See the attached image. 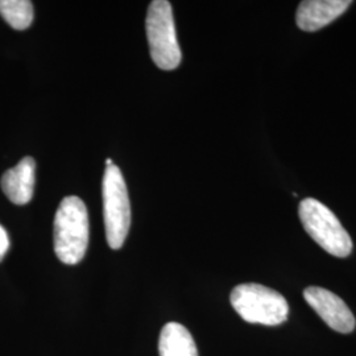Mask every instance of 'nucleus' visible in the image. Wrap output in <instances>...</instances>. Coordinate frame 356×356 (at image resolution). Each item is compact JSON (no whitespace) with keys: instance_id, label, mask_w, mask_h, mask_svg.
<instances>
[{"instance_id":"1","label":"nucleus","mask_w":356,"mask_h":356,"mask_svg":"<svg viewBox=\"0 0 356 356\" xmlns=\"http://www.w3.org/2000/svg\"><path fill=\"white\" fill-rule=\"evenodd\" d=\"M89 214L85 202L76 195L65 197L54 218V252L67 266L85 257L89 245Z\"/></svg>"},{"instance_id":"2","label":"nucleus","mask_w":356,"mask_h":356,"mask_svg":"<svg viewBox=\"0 0 356 356\" xmlns=\"http://www.w3.org/2000/svg\"><path fill=\"white\" fill-rule=\"evenodd\" d=\"M235 312L248 323L277 326L288 318L289 306L280 293L260 284H241L229 296Z\"/></svg>"},{"instance_id":"3","label":"nucleus","mask_w":356,"mask_h":356,"mask_svg":"<svg viewBox=\"0 0 356 356\" xmlns=\"http://www.w3.org/2000/svg\"><path fill=\"white\" fill-rule=\"evenodd\" d=\"M298 216L310 238L326 252L337 257L351 254L353 241L327 206L314 198H305L300 204Z\"/></svg>"},{"instance_id":"4","label":"nucleus","mask_w":356,"mask_h":356,"mask_svg":"<svg viewBox=\"0 0 356 356\" xmlns=\"http://www.w3.org/2000/svg\"><path fill=\"white\" fill-rule=\"evenodd\" d=\"M102 197L106 239L113 250H119L126 242L131 226V204L126 181L116 165L106 166Z\"/></svg>"},{"instance_id":"5","label":"nucleus","mask_w":356,"mask_h":356,"mask_svg":"<svg viewBox=\"0 0 356 356\" xmlns=\"http://www.w3.org/2000/svg\"><path fill=\"white\" fill-rule=\"evenodd\" d=\"M145 31L153 63L163 70H173L181 63L172 6L166 0H153L149 4Z\"/></svg>"},{"instance_id":"6","label":"nucleus","mask_w":356,"mask_h":356,"mask_svg":"<svg viewBox=\"0 0 356 356\" xmlns=\"http://www.w3.org/2000/svg\"><path fill=\"white\" fill-rule=\"evenodd\" d=\"M304 298L332 330L348 334L355 329L353 312L335 293L319 286H310L304 291Z\"/></svg>"},{"instance_id":"7","label":"nucleus","mask_w":356,"mask_h":356,"mask_svg":"<svg viewBox=\"0 0 356 356\" xmlns=\"http://www.w3.org/2000/svg\"><path fill=\"white\" fill-rule=\"evenodd\" d=\"M353 4L350 0H305L297 10L296 23L305 32H316L337 20Z\"/></svg>"},{"instance_id":"8","label":"nucleus","mask_w":356,"mask_h":356,"mask_svg":"<svg viewBox=\"0 0 356 356\" xmlns=\"http://www.w3.org/2000/svg\"><path fill=\"white\" fill-rule=\"evenodd\" d=\"M36 182V161L24 157L19 164L8 169L1 177V191L15 204H26L33 197Z\"/></svg>"},{"instance_id":"9","label":"nucleus","mask_w":356,"mask_h":356,"mask_svg":"<svg viewBox=\"0 0 356 356\" xmlns=\"http://www.w3.org/2000/svg\"><path fill=\"white\" fill-rule=\"evenodd\" d=\"M159 354L160 356H198V350L191 331L181 323L169 322L160 334Z\"/></svg>"},{"instance_id":"10","label":"nucleus","mask_w":356,"mask_h":356,"mask_svg":"<svg viewBox=\"0 0 356 356\" xmlns=\"http://www.w3.org/2000/svg\"><path fill=\"white\" fill-rule=\"evenodd\" d=\"M0 15L13 29L23 31L33 22V4L29 0H0Z\"/></svg>"},{"instance_id":"11","label":"nucleus","mask_w":356,"mask_h":356,"mask_svg":"<svg viewBox=\"0 0 356 356\" xmlns=\"http://www.w3.org/2000/svg\"><path fill=\"white\" fill-rule=\"evenodd\" d=\"M10 250V238L6 229L0 225V261L4 259Z\"/></svg>"},{"instance_id":"12","label":"nucleus","mask_w":356,"mask_h":356,"mask_svg":"<svg viewBox=\"0 0 356 356\" xmlns=\"http://www.w3.org/2000/svg\"><path fill=\"white\" fill-rule=\"evenodd\" d=\"M111 165H114V163H113V160H111V159H107V160H106V166H111Z\"/></svg>"}]
</instances>
